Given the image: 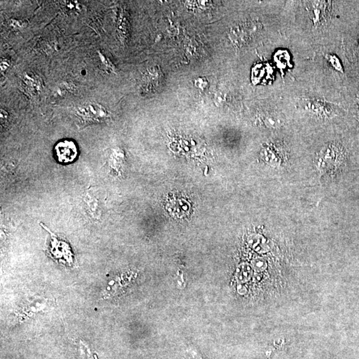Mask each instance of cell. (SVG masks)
Returning a JSON list of instances; mask_svg holds the SVG:
<instances>
[{
  "instance_id": "obj_6",
  "label": "cell",
  "mask_w": 359,
  "mask_h": 359,
  "mask_svg": "<svg viewBox=\"0 0 359 359\" xmlns=\"http://www.w3.org/2000/svg\"><path fill=\"white\" fill-rule=\"evenodd\" d=\"M326 59L328 60L329 63H330L331 65L336 72L340 73L341 74H345V71L344 69L343 63H342L341 59L335 55H332V54H329L325 56Z\"/></svg>"
},
{
  "instance_id": "obj_5",
  "label": "cell",
  "mask_w": 359,
  "mask_h": 359,
  "mask_svg": "<svg viewBox=\"0 0 359 359\" xmlns=\"http://www.w3.org/2000/svg\"><path fill=\"white\" fill-rule=\"evenodd\" d=\"M173 205H172L170 212L173 213V215L181 217L185 216L188 212L189 206L188 204H186L184 201L173 202Z\"/></svg>"
},
{
  "instance_id": "obj_8",
  "label": "cell",
  "mask_w": 359,
  "mask_h": 359,
  "mask_svg": "<svg viewBox=\"0 0 359 359\" xmlns=\"http://www.w3.org/2000/svg\"><path fill=\"white\" fill-rule=\"evenodd\" d=\"M254 269L257 272H261L264 270L266 267V263L262 259H257L253 263Z\"/></svg>"
},
{
  "instance_id": "obj_7",
  "label": "cell",
  "mask_w": 359,
  "mask_h": 359,
  "mask_svg": "<svg viewBox=\"0 0 359 359\" xmlns=\"http://www.w3.org/2000/svg\"><path fill=\"white\" fill-rule=\"evenodd\" d=\"M323 1H313L312 3L313 7H312V12H313V21L314 24L319 23L321 20V16H322V12L323 11Z\"/></svg>"
},
{
  "instance_id": "obj_1",
  "label": "cell",
  "mask_w": 359,
  "mask_h": 359,
  "mask_svg": "<svg viewBox=\"0 0 359 359\" xmlns=\"http://www.w3.org/2000/svg\"><path fill=\"white\" fill-rule=\"evenodd\" d=\"M77 114L84 123L104 122L108 118L105 108L101 104L95 103L81 106L78 108Z\"/></svg>"
},
{
  "instance_id": "obj_4",
  "label": "cell",
  "mask_w": 359,
  "mask_h": 359,
  "mask_svg": "<svg viewBox=\"0 0 359 359\" xmlns=\"http://www.w3.org/2000/svg\"><path fill=\"white\" fill-rule=\"evenodd\" d=\"M252 276V269L249 265L243 264L237 270V279L239 282H248Z\"/></svg>"
},
{
  "instance_id": "obj_3",
  "label": "cell",
  "mask_w": 359,
  "mask_h": 359,
  "mask_svg": "<svg viewBox=\"0 0 359 359\" xmlns=\"http://www.w3.org/2000/svg\"><path fill=\"white\" fill-rule=\"evenodd\" d=\"M50 234L51 235L52 237L51 248L52 256L57 259H64L67 263L71 264L73 262V254L68 245L65 244V242L58 240L57 237L55 238V237H53V235L51 232H50Z\"/></svg>"
},
{
  "instance_id": "obj_2",
  "label": "cell",
  "mask_w": 359,
  "mask_h": 359,
  "mask_svg": "<svg viewBox=\"0 0 359 359\" xmlns=\"http://www.w3.org/2000/svg\"><path fill=\"white\" fill-rule=\"evenodd\" d=\"M54 152L57 161L61 164H69L76 160L78 156L77 146L71 140H63L55 145Z\"/></svg>"
},
{
  "instance_id": "obj_9",
  "label": "cell",
  "mask_w": 359,
  "mask_h": 359,
  "mask_svg": "<svg viewBox=\"0 0 359 359\" xmlns=\"http://www.w3.org/2000/svg\"></svg>"
}]
</instances>
